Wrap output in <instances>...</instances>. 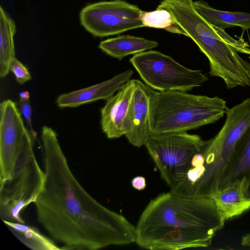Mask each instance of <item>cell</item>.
Listing matches in <instances>:
<instances>
[{
	"label": "cell",
	"instance_id": "obj_11",
	"mask_svg": "<svg viewBox=\"0 0 250 250\" xmlns=\"http://www.w3.org/2000/svg\"><path fill=\"white\" fill-rule=\"evenodd\" d=\"M158 91L142 81L134 79L130 114V128L125 136L133 146H145L152 135Z\"/></svg>",
	"mask_w": 250,
	"mask_h": 250
},
{
	"label": "cell",
	"instance_id": "obj_14",
	"mask_svg": "<svg viewBox=\"0 0 250 250\" xmlns=\"http://www.w3.org/2000/svg\"><path fill=\"white\" fill-rule=\"evenodd\" d=\"M134 71L128 69L95 85L59 95L57 105L61 108L76 107L112 97L131 80Z\"/></svg>",
	"mask_w": 250,
	"mask_h": 250
},
{
	"label": "cell",
	"instance_id": "obj_20",
	"mask_svg": "<svg viewBox=\"0 0 250 250\" xmlns=\"http://www.w3.org/2000/svg\"><path fill=\"white\" fill-rule=\"evenodd\" d=\"M140 19L144 27L164 29L171 33L186 35L167 9L157 8L151 11L142 10Z\"/></svg>",
	"mask_w": 250,
	"mask_h": 250
},
{
	"label": "cell",
	"instance_id": "obj_26",
	"mask_svg": "<svg viewBox=\"0 0 250 250\" xmlns=\"http://www.w3.org/2000/svg\"><path fill=\"white\" fill-rule=\"evenodd\" d=\"M238 52L243 53L249 55V59L250 60V48L248 46H244L239 48Z\"/></svg>",
	"mask_w": 250,
	"mask_h": 250
},
{
	"label": "cell",
	"instance_id": "obj_13",
	"mask_svg": "<svg viewBox=\"0 0 250 250\" xmlns=\"http://www.w3.org/2000/svg\"><path fill=\"white\" fill-rule=\"evenodd\" d=\"M237 181L242 183L243 193L250 200V125L235 144L220 177L217 190Z\"/></svg>",
	"mask_w": 250,
	"mask_h": 250
},
{
	"label": "cell",
	"instance_id": "obj_4",
	"mask_svg": "<svg viewBox=\"0 0 250 250\" xmlns=\"http://www.w3.org/2000/svg\"><path fill=\"white\" fill-rule=\"evenodd\" d=\"M226 103L218 96L181 91L158 92L152 134L187 132L214 123L226 114Z\"/></svg>",
	"mask_w": 250,
	"mask_h": 250
},
{
	"label": "cell",
	"instance_id": "obj_1",
	"mask_svg": "<svg viewBox=\"0 0 250 250\" xmlns=\"http://www.w3.org/2000/svg\"><path fill=\"white\" fill-rule=\"evenodd\" d=\"M45 180L34 203L37 219L62 250H97L135 242V227L105 207L72 173L56 132L42 130Z\"/></svg>",
	"mask_w": 250,
	"mask_h": 250
},
{
	"label": "cell",
	"instance_id": "obj_21",
	"mask_svg": "<svg viewBox=\"0 0 250 250\" xmlns=\"http://www.w3.org/2000/svg\"><path fill=\"white\" fill-rule=\"evenodd\" d=\"M10 71L14 74L17 81L21 84L30 81L32 78L28 68L16 57L11 62Z\"/></svg>",
	"mask_w": 250,
	"mask_h": 250
},
{
	"label": "cell",
	"instance_id": "obj_7",
	"mask_svg": "<svg viewBox=\"0 0 250 250\" xmlns=\"http://www.w3.org/2000/svg\"><path fill=\"white\" fill-rule=\"evenodd\" d=\"M130 62L144 83L158 92H188L208 80L201 70L187 68L170 56L155 50L134 55Z\"/></svg>",
	"mask_w": 250,
	"mask_h": 250
},
{
	"label": "cell",
	"instance_id": "obj_3",
	"mask_svg": "<svg viewBox=\"0 0 250 250\" xmlns=\"http://www.w3.org/2000/svg\"><path fill=\"white\" fill-rule=\"evenodd\" d=\"M157 8L169 11L185 36L207 57L211 76L222 79L228 89L250 85V62L235 49L245 42L210 24L197 11L193 0H162Z\"/></svg>",
	"mask_w": 250,
	"mask_h": 250
},
{
	"label": "cell",
	"instance_id": "obj_9",
	"mask_svg": "<svg viewBox=\"0 0 250 250\" xmlns=\"http://www.w3.org/2000/svg\"><path fill=\"white\" fill-rule=\"evenodd\" d=\"M142 10L124 0L102 1L86 5L80 13L81 25L97 37L118 35L144 27Z\"/></svg>",
	"mask_w": 250,
	"mask_h": 250
},
{
	"label": "cell",
	"instance_id": "obj_25",
	"mask_svg": "<svg viewBox=\"0 0 250 250\" xmlns=\"http://www.w3.org/2000/svg\"><path fill=\"white\" fill-rule=\"evenodd\" d=\"M20 99L23 100H28L30 99V94L28 91H22L19 94Z\"/></svg>",
	"mask_w": 250,
	"mask_h": 250
},
{
	"label": "cell",
	"instance_id": "obj_17",
	"mask_svg": "<svg viewBox=\"0 0 250 250\" xmlns=\"http://www.w3.org/2000/svg\"><path fill=\"white\" fill-rule=\"evenodd\" d=\"M197 11L215 27L225 30L239 27L243 31L250 30V13L229 12L215 9L202 0L194 1Z\"/></svg>",
	"mask_w": 250,
	"mask_h": 250
},
{
	"label": "cell",
	"instance_id": "obj_19",
	"mask_svg": "<svg viewBox=\"0 0 250 250\" xmlns=\"http://www.w3.org/2000/svg\"><path fill=\"white\" fill-rule=\"evenodd\" d=\"M2 222L18 239L31 250H62L53 239L42 234L36 227L25 223Z\"/></svg>",
	"mask_w": 250,
	"mask_h": 250
},
{
	"label": "cell",
	"instance_id": "obj_6",
	"mask_svg": "<svg viewBox=\"0 0 250 250\" xmlns=\"http://www.w3.org/2000/svg\"><path fill=\"white\" fill-rule=\"evenodd\" d=\"M225 123L218 133L208 141L202 150L206 171L199 185L204 192L211 195L218 189L224 169L235 145L250 125V98L232 107H227Z\"/></svg>",
	"mask_w": 250,
	"mask_h": 250
},
{
	"label": "cell",
	"instance_id": "obj_24",
	"mask_svg": "<svg viewBox=\"0 0 250 250\" xmlns=\"http://www.w3.org/2000/svg\"><path fill=\"white\" fill-rule=\"evenodd\" d=\"M241 245L245 247H250V233L246 234L242 237Z\"/></svg>",
	"mask_w": 250,
	"mask_h": 250
},
{
	"label": "cell",
	"instance_id": "obj_2",
	"mask_svg": "<svg viewBox=\"0 0 250 250\" xmlns=\"http://www.w3.org/2000/svg\"><path fill=\"white\" fill-rule=\"evenodd\" d=\"M225 222L211 197L187 198L169 191L146 207L135 226V242L152 250L208 247Z\"/></svg>",
	"mask_w": 250,
	"mask_h": 250
},
{
	"label": "cell",
	"instance_id": "obj_12",
	"mask_svg": "<svg viewBox=\"0 0 250 250\" xmlns=\"http://www.w3.org/2000/svg\"><path fill=\"white\" fill-rule=\"evenodd\" d=\"M133 88L134 79H131L101 108V126L107 138H119L128 132Z\"/></svg>",
	"mask_w": 250,
	"mask_h": 250
},
{
	"label": "cell",
	"instance_id": "obj_15",
	"mask_svg": "<svg viewBox=\"0 0 250 250\" xmlns=\"http://www.w3.org/2000/svg\"><path fill=\"white\" fill-rule=\"evenodd\" d=\"M210 197L214 200L225 221L239 216L250 208V200L245 196L240 182L217 190Z\"/></svg>",
	"mask_w": 250,
	"mask_h": 250
},
{
	"label": "cell",
	"instance_id": "obj_10",
	"mask_svg": "<svg viewBox=\"0 0 250 250\" xmlns=\"http://www.w3.org/2000/svg\"><path fill=\"white\" fill-rule=\"evenodd\" d=\"M31 135L24 125L16 103L10 99L2 102L0 104V183L11 177Z\"/></svg>",
	"mask_w": 250,
	"mask_h": 250
},
{
	"label": "cell",
	"instance_id": "obj_5",
	"mask_svg": "<svg viewBox=\"0 0 250 250\" xmlns=\"http://www.w3.org/2000/svg\"><path fill=\"white\" fill-rule=\"evenodd\" d=\"M36 137L27 140L11 177L0 183V217L2 221L25 223L21 216L24 209L34 203L44 182V171L35 156Z\"/></svg>",
	"mask_w": 250,
	"mask_h": 250
},
{
	"label": "cell",
	"instance_id": "obj_18",
	"mask_svg": "<svg viewBox=\"0 0 250 250\" xmlns=\"http://www.w3.org/2000/svg\"><path fill=\"white\" fill-rule=\"evenodd\" d=\"M16 32L14 21L0 7V77L5 78L15 58L14 36Z\"/></svg>",
	"mask_w": 250,
	"mask_h": 250
},
{
	"label": "cell",
	"instance_id": "obj_23",
	"mask_svg": "<svg viewBox=\"0 0 250 250\" xmlns=\"http://www.w3.org/2000/svg\"><path fill=\"white\" fill-rule=\"evenodd\" d=\"M132 187L139 190L144 189L146 187V179L143 176H137L131 181Z\"/></svg>",
	"mask_w": 250,
	"mask_h": 250
},
{
	"label": "cell",
	"instance_id": "obj_16",
	"mask_svg": "<svg viewBox=\"0 0 250 250\" xmlns=\"http://www.w3.org/2000/svg\"><path fill=\"white\" fill-rule=\"evenodd\" d=\"M158 42L131 35H122L100 42L99 48L106 54L119 61L130 55H135L155 48Z\"/></svg>",
	"mask_w": 250,
	"mask_h": 250
},
{
	"label": "cell",
	"instance_id": "obj_22",
	"mask_svg": "<svg viewBox=\"0 0 250 250\" xmlns=\"http://www.w3.org/2000/svg\"><path fill=\"white\" fill-rule=\"evenodd\" d=\"M19 106L20 111L26 121L28 130L32 135L36 136V133L34 131L32 126V108L30 99L23 100L20 99Z\"/></svg>",
	"mask_w": 250,
	"mask_h": 250
},
{
	"label": "cell",
	"instance_id": "obj_8",
	"mask_svg": "<svg viewBox=\"0 0 250 250\" xmlns=\"http://www.w3.org/2000/svg\"><path fill=\"white\" fill-rule=\"evenodd\" d=\"M207 142L197 135L173 132L152 134L145 146L162 178L170 187Z\"/></svg>",
	"mask_w": 250,
	"mask_h": 250
}]
</instances>
